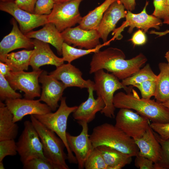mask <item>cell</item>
Listing matches in <instances>:
<instances>
[{"instance_id":"8d00e7d4","label":"cell","mask_w":169,"mask_h":169,"mask_svg":"<svg viewBox=\"0 0 169 169\" xmlns=\"http://www.w3.org/2000/svg\"><path fill=\"white\" fill-rule=\"evenodd\" d=\"M140 91L142 98L150 99L154 96L156 88V80H148L133 86Z\"/></svg>"},{"instance_id":"484cf974","label":"cell","mask_w":169,"mask_h":169,"mask_svg":"<svg viewBox=\"0 0 169 169\" xmlns=\"http://www.w3.org/2000/svg\"><path fill=\"white\" fill-rule=\"evenodd\" d=\"M33 52V50H23L0 55V61L7 64L11 71L27 70Z\"/></svg>"},{"instance_id":"8992f818","label":"cell","mask_w":169,"mask_h":169,"mask_svg":"<svg viewBox=\"0 0 169 169\" xmlns=\"http://www.w3.org/2000/svg\"><path fill=\"white\" fill-rule=\"evenodd\" d=\"M94 90L98 96L103 100L105 107L100 113L109 118L115 117V108L113 104L114 94L117 90L123 89L126 93L131 92L132 87L123 84L119 79L112 74L105 72L103 69L94 73Z\"/></svg>"},{"instance_id":"b9f144b4","label":"cell","mask_w":169,"mask_h":169,"mask_svg":"<svg viewBox=\"0 0 169 169\" xmlns=\"http://www.w3.org/2000/svg\"><path fill=\"white\" fill-rule=\"evenodd\" d=\"M147 40L145 33L141 29L136 31L130 39L134 46L143 45L146 44Z\"/></svg>"},{"instance_id":"f1b7e54d","label":"cell","mask_w":169,"mask_h":169,"mask_svg":"<svg viewBox=\"0 0 169 169\" xmlns=\"http://www.w3.org/2000/svg\"><path fill=\"white\" fill-rule=\"evenodd\" d=\"M112 41L110 39L106 42L100 44L96 47L91 49L76 48L64 42L62 46V55L64 61L71 63L73 61L91 53H95L100 50L104 46L109 45Z\"/></svg>"},{"instance_id":"9c48e42d","label":"cell","mask_w":169,"mask_h":169,"mask_svg":"<svg viewBox=\"0 0 169 169\" xmlns=\"http://www.w3.org/2000/svg\"><path fill=\"white\" fill-rule=\"evenodd\" d=\"M148 3L149 2L146 1L143 10L139 13L135 14L131 11H127L125 20L120 27L115 28L113 31L112 35H114V37L112 38L113 40L115 39L119 40L122 38L123 36L121 33L125 28L128 27H129L128 32L130 34L135 28L142 30L145 33L151 28L160 29L163 22L161 19L152 14L147 13L146 8Z\"/></svg>"},{"instance_id":"1f68e13d","label":"cell","mask_w":169,"mask_h":169,"mask_svg":"<svg viewBox=\"0 0 169 169\" xmlns=\"http://www.w3.org/2000/svg\"><path fill=\"white\" fill-rule=\"evenodd\" d=\"M85 169H107V166L100 151L94 148L86 161Z\"/></svg>"},{"instance_id":"681fc988","label":"cell","mask_w":169,"mask_h":169,"mask_svg":"<svg viewBox=\"0 0 169 169\" xmlns=\"http://www.w3.org/2000/svg\"><path fill=\"white\" fill-rule=\"evenodd\" d=\"M0 169H5L4 164L3 162V161H0Z\"/></svg>"},{"instance_id":"7bdbcfd3","label":"cell","mask_w":169,"mask_h":169,"mask_svg":"<svg viewBox=\"0 0 169 169\" xmlns=\"http://www.w3.org/2000/svg\"><path fill=\"white\" fill-rule=\"evenodd\" d=\"M125 9L131 11L135 8L136 3V0H120Z\"/></svg>"},{"instance_id":"5b68a950","label":"cell","mask_w":169,"mask_h":169,"mask_svg":"<svg viewBox=\"0 0 169 169\" xmlns=\"http://www.w3.org/2000/svg\"><path fill=\"white\" fill-rule=\"evenodd\" d=\"M66 97H62L60 105L56 112L44 115H33L46 127L54 132L64 143L67 152L68 160L70 163L77 164L76 159L68 145L66 138L68 118L78 106L69 107L66 103Z\"/></svg>"},{"instance_id":"6da1fadb","label":"cell","mask_w":169,"mask_h":169,"mask_svg":"<svg viewBox=\"0 0 169 169\" xmlns=\"http://www.w3.org/2000/svg\"><path fill=\"white\" fill-rule=\"evenodd\" d=\"M121 49L113 47L94 53L90 64V74L101 69H105L112 73L119 79L130 77L140 69L147 61L143 54L129 59Z\"/></svg>"},{"instance_id":"4fadbf2b","label":"cell","mask_w":169,"mask_h":169,"mask_svg":"<svg viewBox=\"0 0 169 169\" xmlns=\"http://www.w3.org/2000/svg\"><path fill=\"white\" fill-rule=\"evenodd\" d=\"M77 122L82 127L80 134L74 136L67 132L66 138L69 147L76 159L79 169H82L94 148L88 135V123L83 121H77Z\"/></svg>"},{"instance_id":"7a4b0ae2","label":"cell","mask_w":169,"mask_h":169,"mask_svg":"<svg viewBox=\"0 0 169 169\" xmlns=\"http://www.w3.org/2000/svg\"><path fill=\"white\" fill-rule=\"evenodd\" d=\"M125 93L120 92L114 96L113 104L117 108L133 109L152 122L169 123V109L154 100L140 98L135 91Z\"/></svg>"},{"instance_id":"2e32d148","label":"cell","mask_w":169,"mask_h":169,"mask_svg":"<svg viewBox=\"0 0 169 169\" xmlns=\"http://www.w3.org/2000/svg\"><path fill=\"white\" fill-rule=\"evenodd\" d=\"M61 34L64 42L79 48L91 49L100 44V36L96 29L86 30L78 26L65 29Z\"/></svg>"},{"instance_id":"30bf717a","label":"cell","mask_w":169,"mask_h":169,"mask_svg":"<svg viewBox=\"0 0 169 169\" xmlns=\"http://www.w3.org/2000/svg\"><path fill=\"white\" fill-rule=\"evenodd\" d=\"M115 125L134 140L141 137L150 126L149 120L130 109L120 108Z\"/></svg>"},{"instance_id":"44dd1931","label":"cell","mask_w":169,"mask_h":169,"mask_svg":"<svg viewBox=\"0 0 169 169\" xmlns=\"http://www.w3.org/2000/svg\"><path fill=\"white\" fill-rule=\"evenodd\" d=\"M94 91L92 87L88 89V99L78 106L73 113V116L75 120L89 123L95 119L96 114L100 112L105 107V103L100 97L98 96L96 99L94 98Z\"/></svg>"},{"instance_id":"f5cc1de1","label":"cell","mask_w":169,"mask_h":169,"mask_svg":"<svg viewBox=\"0 0 169 169\" xmlns=\"http://www.w3.org/2000/svg\"><path fill=\"white\" fill-rule=\"evenodd\" d=\"M167 24H169V22Z\"/></svg>"},{"instance_id":"e575fe53","label":"cell","mask_w":169,"mask_h":169,"mask_svg":"<svg viewBox=\"0 0 169 169\" xmlns=\"http://www.w3.org/2000/svg\"><path fill=\"white\" fill-rule=\"evenodd\" d=\"M23 165L24 169H57L56 166L47 158H34Z\"/></svg>"},{"instance_id":"ac0fdd59","label":"cell","mask_w":169,"mask_h":169,"mask_svg":"<svg viewBox=\"0 0 169 169\" xmlns=\"http://www.w3.org/2000/svg\"><path fill=\"white\" fill-rule=\"evenodd\" d=\"M33 41L34 49L29 65L33 70H39L40 67L43 65H51L57 67L64 64L63 58L58 57L54 53L49 44L36 39Z\"/></svg>"},{"instance_id":"60d3db41","label":"cell","mask_w":169,"mask_h":169,"mask_svg":"<svg viewBox=\"0 0 169 169\" xmlns=\"http://www.w3.org/2000/svg\"><path fill=\"white\" fill-rule=\"evenodd\" d=\"M37 0H15L13 2L20 8L34 13Z\"/></svg>"},{"instance_id":"8fae6325","label":"cell","mask_w":169,"mask_h":169,"mask_svg":"<svg viewBox=\"0 0 169 169\" xmlns=\"http://www.w3.org/2000/svg\"><path fill=\"white\" fill-rule=\"evenodd\" d=\"M43 70L40 69L30 72L11 71L9 75L5 78L14 90L24 93V98L33 100L41 96L38 79Z\"/></svg>"},{"instance_id":"3957f363","label":"cell","mask_w":169,"mask_h":169,"mask_svg":"<svg viewBox=\"0 0 169 169\" xmlns=\"http://www.w3.org/2000/svg\"><path fill=\"white\" fill-rule=\"evenodd\" d=\"M89 137L94 148L106 146L132 157L137 155L139 152L133 139L115 125L108 123L94 127Z\"/></svg>"},{"instance_id":"cb8c5ba5","label":"cell","mask_w":169,"mask_h":169,"mask_svg":"<svg viewBox=\"0 0 169 169\" xmlns=\"http://www.w3.org/2000/svg\"><path fill=\"white\" fill-rule=\"evenodd\" d=\"M96 148L100 152L107 169H120L131 161L132 156L111 147L101 145Z\"/></svg>"},{"instance_id":"4316f807","label":"cell","mask_w":169,"mask_h":169,"mask_svg":"<svg viewBox=\"0 0 169 169\" xmlns=\"http://www.w3.org/2000/svg\"><path fill=\"white\" fill-rule=\"evenodd\" d=\"M158 66L160 73L157 75L154 96L156 101L162 103L169 101V65L161 62Z\"/></svg>"},{"instance_id":"5bb4252c","label":"cell","mask_w":169,"mask_h":169,"mask_svg":"<svg viewBox=\"0 0 169 169\" xmlns=\"http://www.w3.org/2000/svg\"><path fill=\"white\" fill-rule=\"evenodd\" d=\"M40 99L34 100L25 98L8 99L5 104L13 115L14 122L21 121L28 115H44L52 112L50 108Z\"/></svg>"},{"instance_id":"d590c367","label":"cell","mask_w":169,"mask_h":169,"mask_svg":"<svg viewBox=\"0 0 169 169\" xmlns=\"http://www.w3.org/2000/svg\"><path fill=\"white\" fill-rule=\"evenodd\" d=\"M18 153L16 142L14 139L0 141V161L7 156H14Z\"/></svg>"},{"instance_id":"f907efd6","label":"cell","mask_w":169,"mask_h":169,"mask_svg":"<svg viewBox=\"0 0 169 169\" xmlns=\"http://www.w3.org/2000/svg\"><path fill=\"white\" fill-rule=\"evenodd\" d=\"M15 0H0V2H13Z\"/></svg>"},{"instance_id":"d6986e66","label":"cell","mask_w":169,"mask_h":169,"mask_svg":"<svg viewBox=\"0 0 169 169\" xmlns=\"http://www.w3.org/2000/svg\"><path fill=\"white\" fill-rule=\"evenodd\" d=\"M120 0L112 3L105 13L97 29L104 43L107 41L110 33L115 28L116 24L125 18L127 11Z\"/></svg>"},{"instance_id":"bcb514c9","label":"cell","mask_w":169,"mask_h":169,"mask_svg":"<svg viewBox=\"0 0 169 169\" xmlns=\"http://www.w3.org/2000/svg\"><path fill=\"white\" fill-rule=\"evenodd\" d=\"M55 3H62L70 1L72 0H53Z\"/></svg>"},{"instance_id":"d4e9b609","label":"cell","mask_w":169,"mask_h":169,"mask_svg":"<svg viewBox=\"0 0 169 169\" xmlns=\"http://www.w3.org/2000/svg\"><path fill=\"white\" fill-rule=\"evenodd\" d=\"M19 127L14 122L12 113L2 101H0V141L15 139Z\"/></svg>"},{"instance_id":"d6a6232c","label":"cell","mask_w":169,"mask_h":169,"mask_svg":"<svg viewBox=\"0 0 169 169\" xmlns=\"http://www.w3.org/2000/svg\"><path fill=\"white\" fill-rule=\"evenodd\" d=\"M21 95L16 92L6 78L0 73V100L21 98Z\"/></svg>"},{"instance_id":"f35d334b","label":"cell","mask_w":169,"mask_h":169,"mask_svg":"<svg viewBox=\"0 0 169 169\" xmlns=\"http://www.w3.org/2000/svg\"><path fill=\"white\" fill-rule=\"evenodd\" d=\"M150 126L164 140L169 139V123H161L152 122Z\"/></svg>"},{"instance_id":"4dcf8cb0","label":"cell","mask_w":169,"mask_h":169,"mask_svg":"<svg viewBox=\"0 0 169 169\" xmlns=\"http://www.w3.org/2000/svg\"><path fill=\"white\" fill-rule=\"evenodd\" d=\"M154 133L161 146L160 159L154 164V169H169V139L163 140L156 133Z\"/></svg>"},{"instance_id":"c3c4849f","label":"cell","mask_w":169,"mask_h":169,"mask_svg":"<svg viewBox=\"0 0 169 169\" xmlns=\"http://www.w3.org/2000/svg\"><path fill=\"white\" fill-rule=\"evenodd\" d=\"M161 103L169 109V101Z\"/></svg>"},{"instance_id":"7c38bea8","label":"cell","mask_w":169,"mask_h":169,"mask_svg":"<svg viewBox=\"0 0 169 169\" xmlns=\"http://www.w3.org/2000/svg\"><path fill=\"white\" fill-rule=\"evenodd\" d=\"M0 10L13 17L18 23L20 30L24 34L49 22L48 15L30 13L18 7L14 2H0Z\"/></svg>"},{"instance_id":"7dc6e473","label":"cell","mask_w":169,"mask_h":169,"mask_svg":"<svg viewBox=\"0 0 169 169\" xmlns=\"http://www.w3.org/2000/svg\"><path fill=\"white\" fill-rule=\"evenodd\" d=\"M165 57L168 62L167 64L169 65V50L166 53Z\"/></svg>"},{"instance_id":"e0dca14e","label":"cell","mask_w":169,"mask_h":169,"mask_svg":"<svg viewBox=\"0 0 169 169\" xmlns=\"http://www.w3.org/2000/svg\"><path fill=\"white\" fill-rule=\"evenodd\" d=\"M49 74L61 81L67 88L76 87L81 89L92 87L94 90V82L82 78V73L79 69L71 63L63 64Z\"/></svg>"},{"instance_id":"277c9868","label":"cell","mask_w":169,"mask_h":169,"mask_svg":"<svg viewBox=\"0 0 169 169\" xmlns=\"http://www.w3.org/2000/svg\"><path fill=\"white\" fill-rule=\"evenodd\" d=\"M30 118L39 135L44 156L54 164L57 169H69L66 161L68 160L67 155L64 151L65 146L62 140L33 115H30Z\"/></svg>"},{"instance_id":"603a6c76","label":"cell","mask_w":169,"mask_h":169,"mask_svg":"<svg viewBox=\"0 0 169 169\" xmlns=\"http://www.w3.org/2000/svg\"><path fill=\"white\" fill-rule=\"evenodd\" d=\"M30 38L37 39L50 44L56 49L59 55H62V46L64 42L61 33L53 23L48 22L40 30L31 31L25 34Z\"/></svg>"},{"instance_id":"816d5d0a","label":"cell","mask_w":169,"mask_h":169,"mask_svg":"<svg viewBox=\"0 0 169 169\" xmlns=\"http://www.w3.org/2000/svg\"><path fill=\"white\" fill-rule=\"evenodd\" d=\"M167 3L169 5V0H166Z\"/></svg>"},{"instance_id":"836d02e7","label":"cell","mask_w":169,"mask_h":169,"mask_svg":"<svg viewBox=\"0 0 169 169\" xmlns=\"http://www.w3.org/2000/svg\"><path fill=\"white\" fill-rule=\"evenodd\" d=\"M154 10L152 15L163 19V23L167 24L169 22V5L166 0H153Z\"/></svg>"},{"instance_id":"74e56055","label":"cell","mask_w":169,"mask_h":169,"mask_svg":"<svg viewBox=\"0 0 169 169\" xmlns=\"http://www.w3.org/2000/svg\"><path fill=\"white\" fill-rule=\"evenodd\" d=\"M54 4L53 0H37L34 13L38 15H49L51 12Z\"/></svg>"},{"instance_id":"52a82bcc","label":"cell","mask_w":169,"mask_h":169,"mask_svg":"<svg viewBox=\"0 0 169 169\" xmlns=\"http://www.w3.org/2000/svg\"><path fill=\"white\" fill-rule=\"evenodd\" d=\"M24 129L16 142L18 153L23 164L35 158H46L44 156L43 146L39 135L32 122L26 120Z\"/></svg>"},{"instance_id":"f6af8a7d","label":"cell","mask_w":169,"mask_h":169,"mask_svg":"<svg viewBox=\"0 0 169 169\" xmlns=\"http://www.w3.org/2000/svg\"><path fill=\"white\" fill-rule=\"evenodd\" d=\"M168 33H169V30H167L165 31L160 32H157L155 30H151L149 32L150 34H155L158 35L159 37L164 36Z\"/></svg>"},{"instance_id":"7402d4cb","label":"cell","mask_w":169,"mask_h":169,"mask_svg":"<svg viewBox=\"0 0 169 169\" xmlns=\"http://www.w3.org/2000/svg\"><path fill=\"white\" fill-rule=\"evenodd\" d=\"M135 141L139 149L138 155L151 160L154 164L159 161L161 146L150 125L142 136Z\"/></svg>"},{"instance_id":"9a60e30c","label":"cell","mask_w":169,"mask_h":169,"mask_svg":"<svg viewBox=\"0 0 169 169\" xmlns=\"http://www.w3.org/2000/svg\"><path fill=\"white\" fill-rule=\"evenodd\" d=\"M38 80L42 89L40 100L45 102L52 111H55L59 106L58 102L66 87L62 82L48 74L45 70H43Z\"/></svg>"},{"instance_id":"ee69618b","label":"cell","mask_w":169,"mask_h":169,"mask_svg":"<svg viewBox=\"0 0 169 169\" xmlns=\"http://www.w3.org/2000/svg\"><path fill=\"white\" fill-rule=\"evenodd\" d=\"M11 70L9 66L6 63L0 62V73L5 77L10 74Z\"/></svg>"},{"instance_id":"ffe728a7","label":"cell","mask_w":169,"mask_h":169,"mask_svg":"<svg viewBox=\"0 0 169 169\" xmlns=\"http://www.w3.org/2000/svg\"><path fill=\"white\" fill-rule=\"evenodd\" d=\"M11 22L13 25L12 30L0 43V55H5L19 49H30L34 47L33 40L19 29L15 20L13 18Z\"/></svg>"},{"instance_id":"ba28073f","label":"cell","mask_w":169,"mask_h":169,"mask_svg":"<svg viewBox=\"0 0 169 169\" xmlns=\"http://www.w3.org/2000/svg\"><path fill=\"white\" fill-rule=\"evenodd\" d=\"M83 0H72L62 3H55L51 12L48 15V22L54 24L60 33L79 24L82 18L79 7Z\"/></svg>"},{"instance_id":"83f0119b","label":"cell","mask_w":169,"mask_h":169,"mask_svg":"<svg viewBox=\"0 0 169 169\" xmlns=\"http://www.w3.org/2000/svg\"><path fill=\"white\" fill-rule=\"evenodd\" d=\"M116 0H105L100 5L83 17L78 26L85 30H97L106 11Z\"/></svg>"},{"instance_id":"ab89813d","label":"cell","mask_w":169,"mask_h":169,"mask_svg":"<svg viewBox=\"0 0 169 169\" xmlns=\"http://www.w3.org/2000/svg\"><path fill=\"white\" fill-rule=\"evenodd\" d=\"M135 165L140 169H154V163L151 160L138 155L136 156Z\"/></svg>"},{"instance_id":"f546056e","label":"cell","mask_w":169,"mask_h":169,"mask_svg":"<svg viewBox=\"0 0 169 169\" xmlns=\"http://www.w3.org/2000/svg\"><path fill=\"white\" fill-rule=\"evenodd\" d=\"M157 75L152 70L150 64H147L143 68L122 80L121 83L125 86H134L148 80H156Z\"/></svg>"}]
</instances>
